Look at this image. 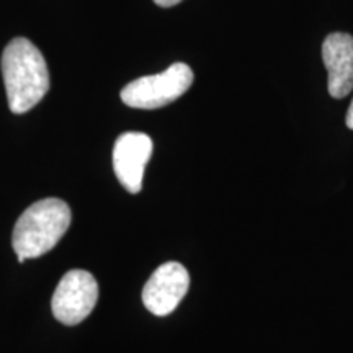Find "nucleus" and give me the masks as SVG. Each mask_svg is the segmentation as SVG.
Instances as JSON below:
<instances>
[{"label": "nucleus", "mask_w": 353, "mask_h": 353, "mask_svg": "<svg viewBox=\"0 0 353 353\" xmlns=\"http://www.w3.org/2000/svg\"><path fill=\"white\" fill-rule=\"evenodd\" d=\"M152 139L148 134L130 131L117 139L113 148V169L128 192L136 195L143 190V175L152 156Z\"/></svg>", "instance_id": "nucleus-6"}, {"label": "nucleus", "mask_w": 353, "mask_h": 353, "mask_svg": "<svg viewBox=\"0 0 353 353\" xmlns=\"http://www.w3.org/2000/svg\"><path fill=\"white\" fill-rule=\"evenodd\" d=\"M154 2L161 7H174L176 3L182 2V0H154Z\"/></svg>", "instance_id": "nucleus-9"}, {"label": "nucleus", "mask_w": 353, "mask_h": 353, "mask_svg": "<svg viewBox=\"0 0 353 353\" xmlns=\"http://www.w3.org/2000/svg\"><path fill=\"white\" fill-rule=\"evenodd\" d=\"M192 83L193 70L185 63H175L162 72L128 83L121 90V100L131 108L156 110L182 97Z\"/></svg>", "instance_id": "nucleus-3"}, {"label": "nucleus", "mask_w": 353, "mask_h": 353, "mask_svg": "<svg viewBox=\"0 0 353 353\" xmlns=\"http://www.w3.org/2000/svg\"><path fill=\"white\" fill-rule=\"evenodd\" d=\"M2 76L12 113L30 112L50 90V70L41 52L26 38H13L2 54Z\"/></svg>", "instance_id": "nucleus-1"}, {"label": "nucleus", "mask_w": 353, "mask_h": 353, "mask_svg": "<svg viewBox=\"0 0 353 353\" xmlns=\"http://www.w3.org/2000/svg\"><path fill=\"white\" fill-rule=\"evenodd\" d=\"M322 59L329 72V94L343 99L353 90V37L330 33L322 43Z\"/></svg>", "instance_id": "nucleus-7"}, {"label": "nucleus", "mask_w": 353, "mask_h": 353, "mask_svg": "<svg viewBox=\"0 0 353 353\" xmlns=\"http://www.w3.org/2000/svg\"><path fill=\"white\" fill-rule=\"evenodd\" d=\"M99 301V283L92 273L70 270L52 294V314L65 325H76L88 317Z\"/></svg>", "instance_id": "nucleus-4"}, {"label": "nucleus", "mask_w": 353, "mask_h": 353, "mask_svg": "<svg viewBox=\"0 0 353 353\" xmlns=\"http://www.w3.org/2000/svg\"><path fill=\"white\" fill-rule=\"evenodd\" d=\"M345 123H347V126H348V128H350V130H353V100H352L350 107H348V110H347V117H345Z\"/></svg>", "instance_id": "nucleus-8"}, {"label": "nucleus", "mask_w": 353, "mask_h": 353, "mask_svg": "<svg viewBox=\"0 0 353 353\" xmlns=\"http://www.w3.org/2000/svg\"><path fill=\"white\" fill-rule=\"evenodd\" d=\"M69 205L59 198H44L33 203L17 221L12 245L19 262L37 259L54 249L70 226Z\"/></svg>", "instance_id": "nucleus-2"}, {"label": "nucleus", "mask_w": 353, "mask_h": 353, "mask_svg": "<svg viewBox=\"0 0 353 353\" xmlns=\"http://www.w3.org/2000/svg\"><path fill=\"white\" fill-rule=\"evenodd\" d=\"M190 286L187 268L179 262H167L152 273L143 290V303L156 316H167L179 306Z\"/></svg>", "instance_id": "nucleus-5"}]
</instances>
